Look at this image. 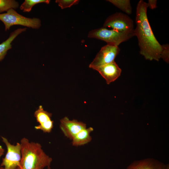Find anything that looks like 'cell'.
Returning <instances> with one entry per match:
<instances>
[{
  "label": "cell",
  "instance_id": "17",
  "mask_svg": "<svg viewBox=\"0 0 169 169\" xmlns=\"http://www.w3.org/2000/svg\"><path fill=\"white\" fill-rule=\"evenodd\" d=\"M79 1L78 0H56L55 2L61 9H63L77 4Z\"/></svg>",
  "mask_w": 169,
  "mask_h": 169
},
{
  "label": "cell",
  "instance_id": "7",
  "mask_svg": "<svg viewBox=\"0 0 169 169\" xmlns=\"http://www.w3.org/2000/svg\"><path fill=\"white\" fill-rule=\"evenodd\" d=\"M120 49L118 46L107 44L102 47L89 67L95 69L113 62L118 54Z\"/></svg>",
  "mask_w": 169,
  "mask_h": 169
},
{
  "label": "cell",
  "instance_id": "19",
  "mask_svg": "<svg viewBox=\"0 0 169 169\" xmlns=\"http://www.w3.org/2000/svg\"><path fill=\"white\" fill-rule=\"evenodd\" d=\"M156 0H149L147 3L148 7L151 9H154L156 8Z\"/></svg>",
  "mask_w": 169,
  "mask_h": 169
},
{
  "label": "cell",
  "instance_id": "15",
  "mask_svg": "<svg viewBox=\"0 0 169 169\" xmlns=\"http://www.w3.org/2000/svg\"><path fill=\"white\" fill-rule=\"evenodd\" d=\"M50 2L49 0H25L20 7V10L23 12H29L32 10L35 5L41 3H45L49 4Z\"/></svg>",
  "mask_w": 169,
  "mask_h": 169
},
{
  "label": "cell",
  "instance_id": "4",
  "mask_svg": "<svg viewBox=\"0 0 169 169\" xmlns=\"http://www.w3.org/2000/svg\"><path fill=\"white\" fill-rule=\"evenodd\" d=\"M0 20L4 23L6 31L14 25H22L34 29H39L41 25L40 19L24 17L13 9L9 10L6 13L0 14Z\"/></svg>",
  "mask_w": 169,
  "mask_h": 169
},
{
  "label": "cell",
  "instance_id": "9",
  "mask_svg": "<svg viewBox=\"0 0 169 169\" xmlns=\"http://www.w3.org/2000/svg\"><path fill=\"white\" fill-rule=\"evenodd\" d=\"M34 115L39 125L35 126L44 133H50L53 127V121L51 120L52 113L45 110L42 105L39 106Z\"/></svg>",
  "mask_w": 169,
  "mask_h": 169
},
{
  "label": "cell",
  "instance_id": "16",
  "mask_svg": "<svg viewBox=\"0 0 169 169\" xmlns=\"http://www.w3.org/2000/svg\"><path fill=\"white\" fill-rule=\"evenodd\" d=\"M19 7L18 3L15 0H0V14L11 9H16Z\"/></svg>",
  "mask_w": 169,
  "mask_h": 169
},
{
  "label": "cell",
  "instance_id": "11",
  "mask_svg": "<svg viewBox=\"0 0 169 169\" xmlns=\"http://www.w3.org/2000/svg\"><path fill=\"white\" fill-rule=\"evenodd\" d=\"M126 169H166V165L153 158L135 161Z\"/></svg>",
  "mask_w": 169,
  "mask_h": 169
},
{
  "label": "cell",
  "instance_id": "2",
  "mask_svg": "<svg viewBox=\"0 0 169 169\" xmlns=\"http://www.w3.org/2000/svg\"><path fill=\"white\" fill-rule=\"evenodd\" d=\"M21 146V159L16 169H44L50 166L52 161L39 143L30 142L26 138H22Z\"/></svg>",
  "mask_w": 169,
  "mask_h": 169
},
{
  "label": "cell",
  "instance_id": "21",
  "mask_svg": "<svg viewBox=\"0 0 169 169\" xmlns=\"http://www.w3.org/2000/svg\"><path fill=\"white\" fill-rule=\"evenodd\" d=\"M166 169H169V166L168 164L166 165Z\"/></svg>",
  "mask_w": 169,
  "mask_h": 169
},
{
  "label": "cell",
  "instance_id": "14",
  "mask_svg": "<svg viewBox=\"0 0 169 169\" xmlns=\"http://www.w3.org/2000/svg\"><path fill=\"white\" fill-rule=\"evenodd\" d=\"M110 3L127 14L132 13V9L129 0H108Z\"/></svg>",
  "mask_w": 169,
  "mask_h": 169
},
{
  "label": "cell",
  "instance_id": "10",
  "mask_svg": "<svg viewBox=\"0 0 169 169\" xmlns=\"http://www.w3.org/2000/svg\"><path fill=\"white\" fill-rule=\"evenodd\" d=\"M97 71L109 84L115 80L120 76L121 70L114 61L94 69Z\"/></svg>",
  "mask_w": 169,
  "mask_h": 169
},
{
  "label": "cell",
  "instance_id": "1",
  "mask_svg": "<svg viewBox=\"0 0 169 169\" xmlns=\"http://www.w3.org/2000/svg\"><path fill=\"white\" fill-rule=\"evenodd\" d=\"M148 7L147 3L142 0L137 4L135 36L138 39L140 54L147 60L158 61L162 46L155 37L150 24L147 14Z\"/></svg>",
  "mask_w": 169,
  "mask_h": 169
},
{
  "label": "cell",
  "instance_id": "12",
  "mask_svg": "<svg viewBox=\"0 0 169 169\" xmlns=\"http://www.w3.org/2000/svg\"><path fill=\"white\" fill-rule=\"evenodd\" d=\"M26 28H18L11 33L9 37L0 44V61H2L7 54L8 51L12 48V42L22 33L25 32Z\"/></svg>",
  "mask_w": 169,
  "mask_h": 169
},
{
  "label": "cell",
  "instance_id": "18",
  "mask_svg": "<svg viewBox=\"0 0 169 169\" xmlns=\"http://www.w3.org/2000/svg\"><path fill=\"white\" fill-rule=\"evenodd\" d=\"M161 54V58L167 63L169 62V46L168 44H163Z\"/></svg>",
  "mask_w": 169,
  "mask_h": 169
},
{
  "label": "cell",
  "instance_id": "13",
  "mask_svg": "<svg viewBox=\"0 0 169 169\" xmlns=\"http://www.w3.org/2000/svg\"><path fill=\"white\" fill-rule=\"evenodd\" d=\"M93 130V128L90 127H86L80 131L72 140V145L74 146H79L90 142L92 140L90 134Z\"/></svg>",
  "mask_w": 169,
  "mask_h": 169
},
{
  "label": "cell",
  "instance_id": "22",
  "mask_svg": "<svg viewBox=\"0 0 169 169\" xmlns=\"http://www.w3.org/2000/svg\"><path fill=\"white\" fill-rule=\"evenodd\" d=\"M47 169H51V168H50V166H49V167H47Z\"/></svg>",
  "mask_w": 169,
  "mask_h": 169
},
{
  "label": "cell",
  "instance_id": "3",
  "mask_svg": "<svg viewBox=\"0 0 169 169\" xmlns=\"http://www.w3.org/2000/svg\"><path fill=\"white\" fill-rule=\"evenodd\" d=\"M134 36V31L122 32L103 27L90 31L88 37L103 41L108 45L118 46L122 42L127 41Z\"/></svg>",
  "mask_w": 169,
  "mask_h": 169
},
{
  "label": "cell",
  "instance_id": "8",
  "mask_svg": "<svg viewBox=\"0 0 169 169\" xmlns=\"http://www.w3.org/2000/svg\"><path fill=\"white\" fill-rule=\"evenodd\" d=\"M60 128L64 135L72 140L79 131L86 128L85 123L65 117L60 120Z\"/></svg>",
  "mask_w": 169,
  "mask_h": 169
},
{
  "label": "cell",
  "instance_id": "5",
  "mask_svg": "<svg viewBox=\"0 0 169 169\" xmlns=\"http://www.w3.org/2000/svg\"><path fill=\"white\" fill-rule=\"evenodd\" d=\"M103 27L122 32L134 31L133 22L128 15L117 12L108 17L105 20Z\"/></svg>",
  "mask_w": 169,
  "mask_h": 169
},
{
  "label": "cell",
  "instance_id": "20",
  "mask_svg": "<svg viewBox=\"0 0 169 169\" xmlns=\"http://www.w3.org/2000/svg\"><path fill=\"white\" fill-rule=\"evenodd\" d=\"M4 149L0 145V158L3 154Z\"/></svg>",
  "mask_w": 169,
  "mask_h": 169
},
{
  "label": "cell",
  "instance_id": "6",
  "mask_svg": "<svg viewBox=\"0 0 169 169\" xmlns=\"http://www.w3.org/2000/svg\"><path fill=\"white\" fill-rule=\"evenodd\" d=\"M2 141L7 148V152L0 166V169H16L18 166L21 159L20 143L15 145L11 144L8 139L1 137Z\"/></svg>",
  "mask_w": 169,
  "mask_h": 169
}]
</instances>
